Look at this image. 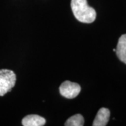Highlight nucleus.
Segmentation results:
<instances>
[{"label": "nucleus", "instance_id": "obj_1", "mask_svg": "<svg viewBox=\"0 0 126 126\" xmlns=\"http://www.w3.org/2000/svg\"><path fill=\"white\" fill-rule=\"evenodd\" d=\"M71 8L74 17L83 23H92L96 18V11L88 6L87 0H72Z\"/></svg>", "mask_w": 126, "mask_h": 126}, {"label": "nucleus", "instance_id": "obj_2", "mask_svg": "<svg viewBox=\"0 0 126 126\" xmlns=\"http://www.w3.org/2000/svg\"><path fill=\"white\" fill-rule=\"evenodd\" d=\"M16 81V75L13 71L0 69V96H4L13 89Z\"/></svg>", "mask_w": 126, "mask_h": 126}, {"label": "nucleus", "instance_id": "obj_3", "mask_svg": "<svg viewBox=\"0 0 126 126\" xmlns=\"http://www.w3.org/2000/svg\"><path fill=\"white\" fill-rule=\"evenodd\" d=\"M81 86L77 83L65 81L60 86L59 91L60 94L67 99H74L81 93Z\"/></svg>", "mask_w": 126, "mask_h": 126}, {"label": "nucleus", "instance_id": "obj_4", "mask_svg": "<svg viewBox=\"0 0 126 126\" xmlns=\"http://www.w3.org/2000/svg\"><path fill=\"white\" fill-rule=\"evenodd\" d=\"M110 117V111L107 108L102 107L99 109L94 118L93 126H105L107 125Z\"/></svg>", "mask_w": 126, "mask_h": 126}, {"label": "nucleus", "instance_id": "obj_5", "mask_svg": "<svg viewBox=\"0 0 126 126\" xmlns=\"http://www.w3.org/2000/svg\"><path fill=\"white\" fill-rule=\"evenodd\" d=\"M46 119L39 115L32 114L23 118L22 124L24 126H43L46 124Z\"/></svg>", "mask_w": 126, "mask_h": 126}, {"label": "nucleus", "instance_id": "obj_6", "mask_svg": "<svg viewBox=\"0 0 126 126\" xmlns=\"http://www.w3.org/2000/svg\"><path fill=\"white\" fill-rule=\"evenodd\" d=\"M116 53L118 59L126 64V34L121 35L118 39Z\"/></svg>", "mask_w": 126, "mask_h": 126}, {"label": "nucleus", "instance_id": "obj_7", "mask_svg": "<svg viewBox=\"0 0 126 126\" xmlns=\"http://www.w3.org/2000/svg\"><path fill=\"white\" fill-rule=\"evenodd\" d=\"M84 125V118L81 114H75L69 118L65 122V126H83Z\"/></svg>", "mask_w": 126, "mask_h": 126}]
</instances>
